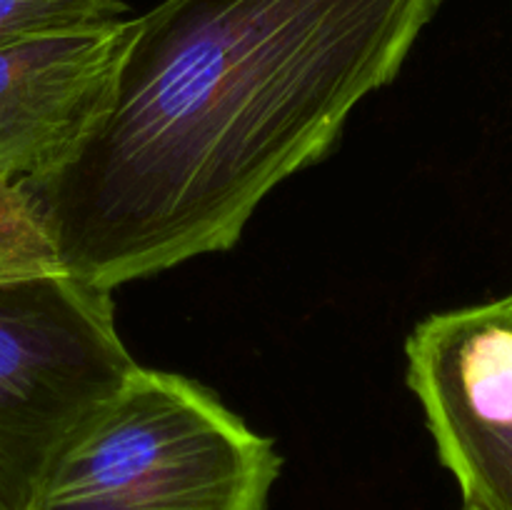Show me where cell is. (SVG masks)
I'll use <instances>...</instances> for the list:
<instances>
[{
	"instance_id": "cell-2",
	"label": "cell",
	"mask_w": 512,
	"mask_h": 510,
	"mask_svg": "<svg viewBox=\"0 0 512 510\" xmlns=\"http://www.w3.org/2000/svg\"><path fill=\"white\" fill-rule=\"evenodd\" d=\"M280 465L213 390L135 365L55 458L33 510H268Z\"/></svg>"
},
{
	"instance_id": "cell-7",
	"label": "cell",
	"mask_w": 512,
	"mask_h": 510,
	"mask_svg": "<svg viewBox=\"0 0 512 510\" xmlns=\"http://www.w3.org/2000/svg\"><path fill=\"white\" fill-rule=\"evenodd\" d=\"M128 10L125 0H0V48L35 35L118 23Z\"/></svg>"
},
{
	"instance_id": "cell-6",
	"label": "cell",
	"mask_w": 512,
	"mask_h": 510,
	"mask_svg": "<svg viewBox=\"0 0 512 510\" xmlns=\"http://www.w3.org/2000/svg\"><path fill=\"white\" fill-rule=\"evenodd\" d=\"M63 270L33 195L20 180L0 175V283Z\"/></svg>"
},
{
	"instance_id": "cell-4",
	"label": "cell",
	"mask_w": 512,
	"mask_h": 510,
	"mask_svg": "<svg viewBox=\"0 0 512 510\" xmlns=\"http://www.w3.org/2000/svg\"><path fill=\"white\" fill-rule=\"evenodd\" d=\"M408 388L473 510H512V293L420 320Z\"/></svg>"
},
{
	"instance_id": "cell-5",
	"label": "cell",
	"mask_w": 512,
	"mask_h": 510,
	"mask_svg": "<svg viewBox=\"0 0 512 510\" xmlns=\"http://www.w3.org/2000/svg\"><path fill=\"white\" fill-rule=\"evenodd\" d=\"M128 20L0 48V175L30 183L63 163L103 105Z\"/></svg>"
},
{
	"instance_id": "cell-3",
	"label": "cell",
	"mask_w": 512,
	"mask_h": 510,
	"mask_svg": "<svg viewBox=\"0 0 512 510\" xmlns=\"http://www.w3.org/2000/svg\"><path fill=\"white\" fill-rule=\"evenodd\" d=\"M110 295L65 270L0 283V510H33L55 458L138 365Z\"/></svg>"
},
{
	"instance_id": "cell-1",
	"label": "cell",
	"mask_w": 512,
	"mask_h": 510,
	"mask_svg": "<svg viewBox=\"0 0 512 510\" xmlns=\"http://www.w3.org/2000/svg\"><path fill=\"white\" fill-rule=\"evenodd\" d=\"M443 3L163 0L130 18L93 123L23 183L65 273L115 290L233 248L398 78Z\"/></svg>"
},
{
	"instance_id": "cell-8",
	"label": "cell",
	"mask_w": 512,
	"mask_h": 510,
	"mask_svg": "<svg viewBox=\"0 0 512 510\" xmlns=\"http://www.w3.org/2000/svg\"><path fill=\"white\" fill-rule=\"evenodd\" d=\"M460 510H473V508H470V505H463V508H460Z\"/></svg>"
}]
</instances>
